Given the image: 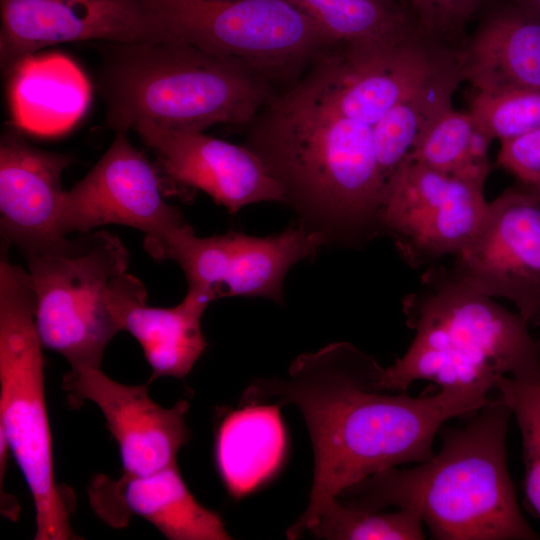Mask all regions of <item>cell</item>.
Instances as JSON below:
<instances>
[{
  "mask_svg": "<svg viewBox=\"0 0 540 540\" xmlns=\"http://www.w3.org/2000/svg\"><path fill=\"white\" fill-rule=\"evenodd\" d=\"M323 236L301 225L267 237L229 231L198 237L191 226L177 234L161 260L183 270L188 290L211 302L223 297H265L282 303L283 281L298 262L315 257Z\"/></svg>",
  "mask_w": 540,
  "mask_h": 540,
  "instance_id": "10",
  "label": "cell"
},
{
  "mask_svg": "<svg viewBox=\"0 0 540 540\" xmlns=\"http://www.w3.org/2000/svg\"><path fill=\"white\" fill-rule=\"evenodd\" d=\"M414 339L405 354L385 368L382 386L404 392L414 381L441 389L490 392L501 378L540 361V340L529 324L458 278L431 269L403 301Z\"/></svg>",
  "mask_w": 540,
  "mask_h": 540,
  "instance_id": "5",
  "label": "cell"
},
{
  "mask_svg": "<svg viewBox=\"0 0 540 540\" xmlns=\"http://www.w3.org/2000/svg\"><path fill=\"white\" fill-rule=\"evenodd\" d=\"M469 112L493 139H512L540 128V89L476 92Z\"/></svg>",
  "mask_w": 540,
  "mask_h": 540,
  "instance_id": "28",
  "label": "cell"
},
{
  "mask_svg": "<svg viewBox=\"0 0 540 540\" xmlns=\"http://www.w3.org/2000/svg\"><path fill=\"white\" fill-rule=\"evenodd\" d=\"M452 272L492 298L511 301L528 324L540 322V203L525 185L489 202Z\"/></svg>",
  "mask_w": 540,
  "mask_h": 540,
  "instance_id": "12",
  "label": "cell"
},
{
  "mask_svg": "<svg viewBox=\"0 0 540 540\" xmlns=\"http://www.w3.org/2000/svg\"><path fill=\"white\" fill-rule=\"evenodd\" d=\"M453 51L423 34L367 55L335 48L297 83L326 110L372 126Z\"/></svg>",
  "mask_w": 540,
  "mask_h": 540,
  "instance_id": "13",
  "label": "cell"
},
{
  "mask_svg": "<svg viewBox=\"0 0 540 540\" xmlns=\"http://www.w3.org/2000/svg\"><path fill=\"white\" fill-rule=\"evenodd\" d=\"M116 135L93 168L63 198L59 232L88 233L117 224L145 233V248L155 259L171 240L190 225L166 202L156 165L128 138Z\"/></svg>",
  "mask_w": 540,
  "mask_h": 540,
  "instance_id": "9",
  "label": "cell"
},
{
  "mask_svg": "<svg viewBox=\"0 0 540 540\" xmlns=\"http://www.w3.org/2000/svg\"><path fill=\"white\" fill-rule=\"evenodd\" d=\"M496 389L519 426L525 494L540 516V361L520 373L501 378Z\"/></svg>",
  "mask_w": 540,
  "mask_h": 540,
  "instance_id": "27",
  "label": "cell"
},
{
  "mask_svg": "<svg viewBox=\"0 0 540 540\" xmlns=\"http://www.w3.org/2000/svg\"><path fill=\"white\" fill-rule=\"evenodd\" d=\"M26 257L42 346L62 355L71 369L100 368L106 346L120 331L109 297L114 281L126 273V247L117 236L94 231Z\"/></svg>",
  "mask_w": 540,
  "mask_h": 540,
  "instance_id": "8",
  "label": "cell"
},
{
  "mask_svg": "<svg viewBox=\"0 0 540 540\" xmlns=\"http://www.w3.org/2000/svg\"><path fill=\"white\" fill-rule=\"evenodd\" d=\"M158 41L233 60L284 88L337 43L288 0H138Z\"/></svg>",
  "mask_w": 540,
  "mask_h": 540,
  "instance_id": "7",
  "label": "cell"
},
{
  "mask_svg": "<svg viewBox=\"0 0 540 540\" xmlns=\"http://www.w3.org/2000/svg\"><path fill=\"white\" fill-rule=\"evenodd\" d=\"M133 130L156 156L162 181L167 180L175 190L202 191L230 214L257 202L286 203L282 186L243 144L146 120Z\"/></svg>",
  "mask_w": 540,
  "mask_h": 540,
  "instance_id": "14",
  "label": "cell"
},
{
  "mask_svg": "<svg viewBox=\"0 0 540 540\" xmlns=\"http://www.w3.org/2000/svg\"><path fill=\"white\" fill-rule=\"evenodd\" d=\"M420 31L434 42L452 47L485 0H399ZM456 50V49H455Z\"/></svg>",
  "mask_w": 540,
  "mask_h": 540,
  "instance_id": "29",
  "label": "cell"
},
{
  "mask_svg": "<svg viewBox=\"0 0 540 540\" xmlns=\"http://www.w3.org/2000/svg\"><path fill=\"white\" fill-rule=\"evenodd\" d=\"M497 161L523 185L540 184V128L501 141Z\"/></svg>",
  "mask_w": 540,
  "mask_h": 540,
  "instance_id": "30",
  "label": "cell"
},
{
  "mask_svg": "<svg viewBox=\"0 0 540 540\" xmlns=\"http://www.w3.org/2000/svg\"><path fill=\"white\" fill-rule=\"evenodd\" d=\"M461 81L455 50L372 125L376 157L386 182L407 160L431 123L452 106V95Z\"/></svg>",
  "mask_w": 540,
  "mask_h": 540,
  "instance_id": "23",
  "label": "cell"
},
{
  "mask_svg": "<svg viewBox=\"0 0 540 540\" xmlns=\"http://www.w3.org/2000/svg\"><path fill=\"white\" fill-rule=\"evenodd\" d=\"M107 44L97 88L115 132L143 120L183 131L244 128L277 92L243 65L185 43Z\"/></svg>",
  "mask_w": 540,
  "mask_h": 540,
  "instance_id": "4",
  "label": "cell"
},
{
  "mask_svg": "<svg viewBox=\"0 0 540 540\" xmlns=\"http://www.w3.org/2000/svg\"><path fill=\"white\" fill-rule=\"evenodd\" d=\"M514 3L540 18V0H515Z\"/></svg>",
  "mask_w": 540,
  "mask_h": 540,
  "instance_id": "31",
  "label": "cell"
},
{
  "mask_svg": "<svg viewBox=\"0 0 540 540\" xmlns=\"http://www.w3.org/2000/svg\"><path fill=\"white\" fill-rule=\"evenodd\" d=\"M526 187L532 192V194L535 196V198L540 203V184L533 185V186H526Z\"/></svg>",
  "mask_w": 540,
  "mask_h": 540,
  "instance_id": "32",
  "label": "cell"
},
{
  "mask_svg": "<svg viewBox=\"0 0 540 540\" xmlns=\"http://www.w3.org/2000/svg\"><path fill=\"white\" fill-rule=\"evenodd\" d=\"M96 515L113 528H124L132 516L154 525L170 540L231 539L221 517L202 506L176 465L147 475H96L88 487Z\"/></svg>",
  "mask_w": 540,
  "mask_h": 540,
  "instance_id": "18",
  "label": "cell"
},
{
  "mask_svg": "<svg viewBox=\"0 0 540 540\" xmlns=\"http://www.w3.org/2000/svg\"><path fill=\"white\" fill-rule=\"evenodd\" d=\"M377 360L347 342L296 357L285 379H255L241 404H294L314 451L309 503L287 529L301 537L322 512L355 483L405 463L433 456L434 438L448 420L472 415L490 399L481 390L441 389L432 396L390 394Z\"/></svg>",
  "mask_w": 540,
  "mask_h": 540,
  "instance_id": "1",
  "label": "cell"
},
{
  "mask_svg": "<svg viewBox=\"0 0 540 540\" xmlns=\"http://www.w3.org/2000/svg\"><path fill=\"white\" fill-rule=\"evenodd\" d=\"M27 270L0 263V433L31 493L36 540L78 539L70 504L56 483L45 399L44 358Z\"/></svg>",
  "mask_w": 540,
  "mask_h": 540,
  "instance_id": "6",
  "label": "cell"
},
{
  "mask_svg": "<svg viewBox=\"0 0 540 540\" xmlns=\"http://www.w3.org/2000/svg\"><path fill=\"white\" fill-rule=\"evenodd\" d=\"M511 411L489 400L462 427L444 429L437 454L407 469L377 472L344 490L349 507L416 513L438 540H535L506 462Z\"/></svg>",
  "mask_w": 540,
  "mask_h": 540,
  "instance_id": "3",
  "label": "cell"
},
{
  "mask_svg": "<svg viewBox=\"0 0 540 540\" xmlns=\"http://www.w3.org/2000/svg\"><path fill=\"white\" fill-rule=\"evenodd\" d=\"M288 1L310 16L348 54L384 51L423 34L399 0Z\"/></svg>",
  "mask_w": 540,
  "mask_h": 540,
  "instance_id": "24",
  "label": "cell"
},
{
  "mask_svg": "<svg viewBox=\"0 0 540 540\" xmlns=\"http://www.w3.org/2000/svg\"><path fill=\"white\" fill-rule=\"evenodd\" d=\"M17 128L41 135L69 129L84 113L90 86L77 65L61 54L29 56L7 74Z\"/></svg>",
  "mask_w": 540,
  "mask_h": 540,
  "instance_id": "21",
  "label": "cell"
},
{
  "mask_svg": "<svg viewBox=\"0 0 540 540\" xmlns=\"http://www.w3.org/2000/svg\"><path fill=\"white\" fill-rule=\"evenodd\" d=\"M3 71L56 44L158 41L138 0H0Z\"/></svg>",
  "mask_w": 540,
  "mask_h": 540,
  "instance_id": "16",
  "label": "cell"
},
{
  "mask_svg": "<svg viewBox=\"0 0 540 540\" xmlns=\"http://www.w3.org/2000/svg\"><path fill=\"white\" fill-rule=\"evenodd\" d=\"M286 444L279 405L246 404L230 411L215 441L216 465L229 494L240 498L270 479L283 462Z\"/></svg>",
  "mask_w": 540,
  "mask_h": 540,
  "instance_id": "22",
  "label": "cell"
},
{
  "mask_svg": "<svg viewBox=\"0 0 540 540\" xmlns=\"http://www.w3.org/2000/svg\"><path fill=\"white\" fill-rule=\"evenodd\" d=\"M484 186L406 160L386 185L380 233L395 240L412 266L454 256L481 227L489 203Z\"/></svg>",
  "mask_w": 540,
  "mask_h": 540,
  "instance_id": "11",
  "label": "cell"
},
{
  "mask_svg": "<svg viewBox=\"0 0 540 540\" xmlns=\"http://www.w3.org/2000/svg\"><path fill=\"white\" fill-rule=\"evenodd\" d=\"M62 389L73 408L91 401L102 412L119 448L122 474L147 475L176 465L178 452L189 438L188 401L162 407L150 398L147 384L119 383L100 368L70 369L63 376Z\"/></svg>",
  "mask_w": 540,
  "mask_h": 540,
  "instance_id": "15",
  "label": "cell"
},
{
  "mask_svg": "<svg viewBox=\"0 0 540 540\" xmlns=\"http://www.w3.org/2000/svg\"><path fill=\"white\" fill-rule=\"evenodd\" d=\"M456 55L462 80L476 92L540 89V18L514 2L500 6Z\"/></svg>",
  "mask_w": 540,
  "mask_h": 540,
  "instance_id": "20",
  "label": "cell"
},
{
  "mask_svg": "<svg viewBox=\"0 0 540 540\" xmlns=\"http://www.w3.org/2000/svg\"><path fill=\"white\" fill-rule=\"evenodd\" d=\"M243 129V145L282 186L299 225L325 245L356 246L380 233L387 182L371 125L326 110L295 82Z\"/></svg>",
  "mask_w": 540,
  "mask_h": 540,
  "instance_id": "2",
  "label": "cell"
},
{
  "mask_svg": "<svg viewBox=\"0 0 540 540\" xmlns=\"http://www.w3.org/2000/svg\"><path fill=\"white\" fill-rule=\"evenodd\" d=\"M146 300L143 283L126 272L113 283L109 307L119 330L129 332L142 347L152 368L149 382L184 379L207 346L201 318L211 301L192 290L170 308L150 307Z\"/></svg>",
  "mask_w": 540,
  "mask_h": 540,
  "instance_id": "19",
  "label": "cell"
},
{
  "mask_svg": "<svg viewBox=\"0 0 540 540\" xmlns=\"http://www.w3.org/2000/svg\"><path fill=\"white\" fill-rule=\"evenodd\" d=\"M423 522L409 510L396 512L359 510L333 501L311 528L316 538L331 540H421Z\"/></svg>",
  "mask_w": 540,
  "mask_h": 540,
  "instance_id": "26",
  "label": "cell"
},
{
  "mask_svg": "<svg viewBox=\"0 0 540 540\" xmlns=\"http://www.w3.org/2000/svg\"><path fill=\"white\" fill-rule=\"evenodd\" d=\"M492 140L469 111L451 106L425 130L407 160L484 186Z\"/></svg>",
  "mask_w": 540,
  "mask_h": 540,
  "instance_id": "25",
  "label": "cell"
},
{
  "mask_svg": "<svg viewBox=\"0 0 540 540\" xmlns=\"http://www.w3.org/2000/svg\"><path fill=\"white\" fill-rule=\"evenodd\" d=\"M74 161L70 154L34 146L19 128L4 131L0 140V230L6 246H17L28 255L66 237L59 232L66 193L62 175Z\"/></svg>",
  "mask_w": 540,
  "mask_h": 540,
  "instance_id": "17",
  "label": "cell"
}]
</instances>
